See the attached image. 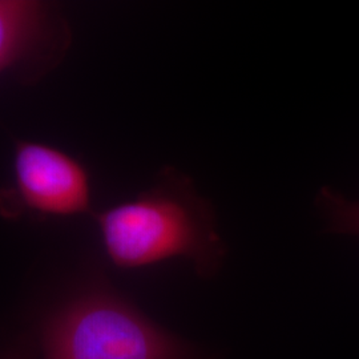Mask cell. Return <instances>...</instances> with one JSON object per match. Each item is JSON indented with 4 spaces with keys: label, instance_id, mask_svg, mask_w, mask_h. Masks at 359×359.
I'll return each instance as SVG.
<instances>
[{
    "label": "cell",
    "instance_id": "obj_1",
    "mask_svg": "<svg viewBox=\"0 0 359 359\" xmlns=\"http://www.w3.org/2000/svg\"><path fill=\"white\" fill-rule=\"evenodd\" d=\"M95 218L107 255L123 269L182 257L198 276L209 278L225 259L213 206L198 194L192 180L170 168L154 188Z\"/></svg>",
    "mask_w": 359,
    "mask_h": 359
},
{
    "label": "cell",
    "instance_id": "obj_2",
    "mask_svg": "<svg viewBox=\"0 0 359 359\" xmlns=\"http://www.w3.org/2000/svg\"><path fill=\"white\" fill-rule=\"evenodd\" d=\"M44 359H192L191 347L104 283L77 294L43 329Z\"/></svg>",
    "mask_w": 359,
    "mask_h": 359
},
{
    "label": "cell",
    "instance_id": "obj_3",
    "mask_svg": "<svg viewBox=\"0 0 359 359\" xmlns=\"http://www.w3.org/2000/svg\"><path fill=\"white\" fill-rule=\"evenodd\" d=\"M90 176L83 163L44 142L19 140L13 152V188L0 194V212L68 217L90 210Z\"/></svg>",
    "mask_w": 359,
    "mask_h": 359
},
{
    "label": "cell",
    "instance_id": "obj_4",
    "mask_svg": "<svg viewBox=\"0 0 359 359\" xmlns=\"http://www.w3.org/2000/svg\"><path fill=\"white\" fill-rule=\"evenodd\" d=\"M46 20L47 8L40 1L0 0V74L28 56Z\"/></svg>",
    "mask_w": 359,
    "mask_h": 359
},
{
    "label": "cell",
    "instance_id": "obj_5",
    "mask_svg": "<svg viewBox=\"0 0 359 359\" xmlns=\"http://www.w3.org/2000/svg\"><path fill=\"white\" fill-rule=\"evenodd\" d=\"M317 206L332 233L359 237V200H350L332 188L323 187L317 196Z\"/></svg>",
    "mask_w": 359,
    "mask_h": 359
},
{
    "label": "cell",
    "instance_id": "obj_6",
    "mask_svg": "<svg viewBox=\"0 0 359 359\" xmlns=\"http://www.w3.org/2000/svg\"><path fill=\"white\" fill-rule=\"evenodd\" d=\"M4 359H28V358H27L26 355H25V354H23V353H19V351H18V353H13V354H11V355H8V357H7V358H4Z\"/></svg>",
    "mask_w": 359,
    "mask_h": 359
}]
</instances>
